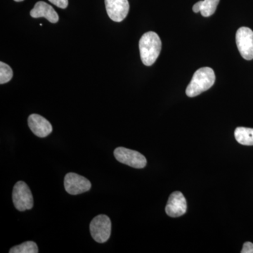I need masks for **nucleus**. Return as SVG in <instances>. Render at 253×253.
<instances>
[{"label": "nucleus", "instance_id": "1", "mask_svg": "<svg viewBox=\"0 0 253 253\" xmlns=\"http://www.w3.org/2000/svg\"><path fill=\"white\" fill-rule=\"evenodd\" d=\"M141 59L145 66H152L161 53L162 42L157 33L150 31L145 33L139 41Z\"/></svg>", "mask_w": 253, "mask_h": 253}, {"label": "nucleus", "instance_id": "2", "mask_svg": "<svg viewBox=\"0 0 253 253\" xmlns=\"http://www.w3.org/2000/svg\"><path fill=\"white\" fill-rule=\"evenodd\" d=\"M215 82V74L212 68H199L195 72L191 83L186 89L189 97H195L212 87Z\"/></svg>", "mask_w": 253, "mask_h": 253}, {"label": "nucleus", "instance_id": "3", "mask_svg": "<svg viewBox=\"0 0 253 253\" xmlns=\"http://www.w3.org/2000/svg\"><path fill=\"white\" fill-rule=\"evenodd\" d=\"M13 204L18 211L31 210L34 204L33 194L26 182L18 181L14 186L12 192Z\"/></svg>", "mask_w": 253, "mask_h": 253}, {"label": "nucleus", "instance_id": "4", "mask_svg": "<svg viewBox=\"0 0 253 253\" xmlns=\"http://www.w3.org/2000/svg\"><path fill=\"white\" fill-rule=\"evenodd\" d=\"M91 237L99 244H104L111 234V221L108 216L100 214L91 220L89 224Z\"/></svg>", "mask_w": 253, "mask_h": 253}, {"label": "nucleus", "instance_id": "5", "mask_svg": "<svg viewBox=\"0 0 253 253\" xmlns=\"http://www.w3.org/2000/svg\"><path fill=\"white\" fill-rule=\"evenodd\" d=\"M114 156L120 163L138 169L146 167L147 163L144 155L124 147H118L115 149Z\"/></svg>", "mask_w": 253, "mask_h": 253}, {"label": "nucleus", "instance_id": "6", "mask_svg": "<svg viewBox=\"0 0 253 253\" xmlns=\"http://www.w3.org/2000/svg\"><path fill=\"white\" fill-rule=\"evenodd\" d=\"M236 45L240 54L246 60L253 59V31L247 27H241L236 32Z\"/></svg>", "mask_w": 253, "mask_h": 253}, {"label": "nucleus", "instance_id": "7", "mask_svg": "<svg viewBox=\"0 0 253 253\" xmlns=\"http://www.w3.org/2000/svg\"><path fill=\"white\" fill-rule=\"evenodd\" d=\"M64 187L68 194L78 195L87 192L90 190L91 184L84 176L76 173H68L64 178Z\"/></svg>", "mask_w": 253, "mask_h": 253}, {"label": "nucleus", "instance_id": "8", "mask_svg": "<svg viewBox=\"0 0 253 253\" xmlns=\"http://www.w3.org/2000/svg\"><path fill=\"white\" fill-rule=\"evenodd\" d=\"M105 4L109 18L115 22H121L129 13L128 0H105Z\"/></svg>", "mask_w": 253, "mask_h": 253}, {"label": "nucleus", "instance_id": "9", "mask_svg": "<svg viewBox=\"0 0 253 253\" xmlns=\"http://www.w3.org/2000/svg\"><path fill=\"white\" fill-rule=\"evenodd\" d=\"M187 210V204L184 195L180 191L172 193L168 199L166 207V212L171 217H181L185 214Z\"/></svg>", "mask_w": 253, "mask_h": 253}, {"label": "nucleus", "instance_id": "10", "mask_svg": "<svg viewBox=\"0 0 253 253\" xmlns=\"http://www.w3.org/2000/svg\"><path fill=\"white\" fill-rule=\"evenodd\" d=\"M28 123L33 134L38 137H46L52 132L53 128L51 123L40 115L31 114L28 117Z\"/></svg>", "mask_w": 253, "mask_h": 253}, {"label": "nucleus", "instance_id": "11", "mask_svg": "<svg viewBox=\"0 0 253 253\" xmlns=\"http://www.w3.org/2000/svg\"><path fill=\"white\" fill-rule=\"evenodd\" d=\"M33 18H45L50 23H56L59 21V15L51 5L44 1H38L30 13Z\"/></svg>", "mask_w": 253, "mask_h": 253}, {"label": "nucleus", "instance_id": "12", "mask_svg": "<svg viewBox=\"0 0 253 253\" xmlns=\"http://www.w3.org/2000/svg\"><path fill=\"white\" fill-rule=\"evenodd\" d=\"M219 0H204L196 3L193 6L195 13L201 12L204 17H209L215 12Z\"/></svg>", "mask_w": 253, "mask_h": 253}, {"label": "nucleus", "instance_id": "13", "mask_svg": "<svg viewBox=\"0 0 253 253\" xmlns=\"http://www.w3.org/2000/svg\"><path fill=\"white\" fill-rule=\"evenodd\" d=\"M234 136L239 144L245 146H253V128L239 126L234 131Z\"/></svg>", "mask_w": 253, "mask_h": 253}, {"label": "nucleus", "instance_id": "14", "mask_svg": "<svg viewBox=\"0 0 253 253\" xmlns=\"http://www.w3.org/2000/svg\"><path fill=\"white\" fill-rule=\"evenodd\" d=\"M38 247L33 241H26L10 249V253H38Z\"/></svg>", "mask_w": 253, "mask_h": 253}, {"label": "nucleus", "instance_id": "15", "mask_svg": "<svg viewBox=\"0 0 253 253\" xmlns=\"http://www.w3.org/2000/svg\"><path fill=\"white\" fill-rule=\"evenodd\" d=\"M13 78V71L9 65L0 62V84H3L11 81Z\"/></svg>", "mask_w": 253, "mask_h": 253}, {"label": "nucleus", "instance_id": "16", "mask_svg": "<svg viewBox=\"0 0 253 253\" xmlns=\"http://www.w3.org/2000/svg\"><path fill=\"white\" fill-rule=\"evenodd\" d=\"M49 1L61 9H66L68 5V0H49Z\"/></svg>", "mask_w": 253, "mask_h": 253}, {"label": "nucleus", "instance_id": "17", "mask_svg": "<svg viewBox=\"0 0 253 253\" xmlns=\"http://www.w3.org/2000/svg\"><path fill=\"white\" fill-rule=\"evenodd\" d=\"M241 253H253V244L251 242H246L244 244Z\"/></svg>", "mask_w": 253, "mask_h": 253}, {"label": "nucleus", "instance_id": "18", "mask_svg": "<svg viewBox=\"0 0 253 253\" xmlns=\"http://www.w3.org/2000/svg\"><path fill=\"white\" fill-rule=\"evenodd\" d=\"M15 1H18V2H19V1H22L23 0H14Z\"/></svg>", "mask_w": 253, "mask_h": 253}]
</instances>
